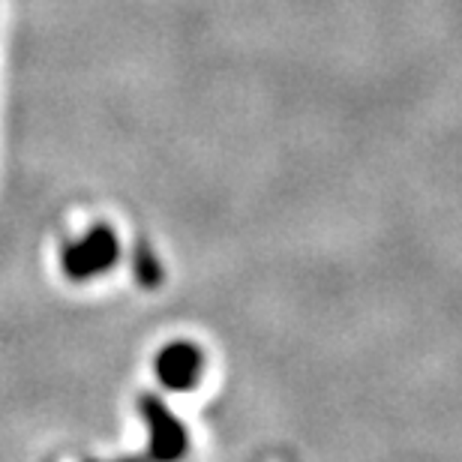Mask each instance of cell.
I'll return each mask as SVG.
<instances>
[{
	"instance_id": "4",
	"label": "cell",
	"mask_w": 462,
	"mask_h": 462,
	"mask_svg": "<svg viewBox=\"0 0 462 462\" xmlns=\"http://www.w3.org/2000/svg\"><path fill=\"white\" fill-rule=\"evenodd\" d=\"M133 273H135V280L144 285V289H156V285L162 282L160 258H156L153 246H147L144 240H138L135 249H133Z\"/></svg>"
},
{
	"instance_id": "2",
	"label": "cell",
	"mask_w": 462,
	"mask_h": 462,
	"mask_svg": "<svg viewBox=\"0 0 462 462\" xmlns=\"http://www.w3.org/2000/svg\"><path fill=\"white\" fill-rule=\"evenodd\" d=\"M117 255H120V244H117L115 228L97 226L81 240L63 249V273L76 282L94 280V276L112 271L117 264Z\"/></svg>"
},
{
	"instance_id": "1",
	"label": "cell",
	"mask_w": 462,
	"mask_h": 462,
	"mask_svg": "<svg viewBox=\"0 0 462 462\" xmlns=\"http://www.w3.org/2000/svg\"><path fill=\"white\" fill-rule=\"evenodd\" d=\"M138 411L147 423V450L144 457L151 462H180L189 450V436L178 420V414L165 405L160 396L144 393L138 400Z\"/></svg>"
},
{
	"instance_id": "3",
	"label": "cell",
	"mask_w": 462,
	"mask_h": 462,
	"mask_svg": "<svg viewBox=\"0 0 462 462\" xmlns=\"http://www.w3.org/2000/svg\"><path fill=\"white\" fill-rule=\"evenodd\" d=\"M156 378L169 391H192L205 369V355L192 343H171L156 355Z\"/></svg>"
},
{
	"instance_id": "5",
	"label": "cell",
	"mask_w": 462,
	"mask_h": 462,
	"mask_svg": "<svg viewBox=\"0 0 462 462\" xmlns=\"http://www.w3.org/2000/svg\"><path fill=\"white\" fill-rule=\"evenodd\" d=\"M90 462H99V459H90ZM108 462H151L147 457H124V459H108Z\"/></svg>"
}]
</instances>
